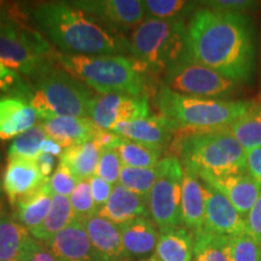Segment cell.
Segmentation results:
<instances>
[{
	"instance_id": "cell-47",
	"label": "cell",
	"mask_w": 261,
	"mask_h": 261,
	"mask_svg": "<svg viewBox=\"0 0 261 261\" xmlns=\"http://www.w3.org/2000/svg\"><path fill=\"white\" fill-rule=\"evenodd\" d=\"M8 5L5 2L0 0V23L3 22H8L10 18V10H8Z\"/></svg>"
},
{
	"instance_id": "cell-20",
	"label": "cell",
	"mask_w": 261,
	"mask_h": 261,
	"mask_svg": "<svg viewBox=\"0 0 261 261\" xmlns=\"http://www.w3.org/2000/svg\"><path fill=\"white\" fill-rule=\"evenodd\" d=\"M79 221L84 225L91 243L103 261H125L127 259L117 225L99 215Z\"/></svg>"
},
{
	"instance_id": "cell-42",
	"label": "cell",
	"mask_w": 261,
	"mask_h": 261,
	"mask_svg": "<svg viewBox=\"0 0 261 261\" xmlns=\"http://www.w3.org/2000/svg\"><path fill=\"white\" fill-rule=\"evenodd\" d=\"M22 261H57V259L48 248L33 238Z\"/></svg>"
},
{
	"instance_id": "cell-14",
	"label": "cell",
	"mask_w": 261,
	"mask_h": 261,
	"mask_svg": "<svg viewBox=\"0 0 261 261\" xmlns=\"http://www.w3.org/2000/svg\"><path fill=\"white\" fill-rule=\"evenodd\" d=\"M203 190L205 198L204 230L225 237L246 233V219L238 213L233 204L221 192L205 182H203Z\"/></svg>"
},
{
	"instance_id": "cell-44",
	"label": "cell",
	"mask_w": 261,
	"mask_h": 261,
	"mask_svg": "<svg viewBox=\"0 0 261 261\" xmlns=\"http://www.w3.org/2000/svg\"><path fill=\"white\" fill-rule=\"evenodd\" d=\"M246 168L250 175L261 182V146L246 151Z\"/></svg>"
},
{
	"instance_id": "cell-7",
	"label": "cell",
	"mask_w": 261,
	"mask_h": 261,
	"mask_svg": "<svg viewBox=\"0 0 261 261\" xmlns=\"http://www.w3.org/2000/svg\"><path fill=\"white\" fill-rule=\"evenodd\" d=\"M133 60L151 73L166 71L188 55V25L182 18H146L130 35Z\"/></svg>"
},
{
	"instance_id": "cell-38",
	"label": "cell",
	"mask_w": 261,
	"mask_h": 261,
	"mask_svg": "<svg viewBox=\"0 0 261 261\" xmlns=\"http://www.w3.org/2000/svg\"><path fill=\"white\" fill-rule=\"evenodd\" d=\"M79 179L71 173L64 163L58 162V166L51 178L48 179V188L54 195H61L70 197L75 188L79 184Z\"/></svg>"
},
{
	"instance_id": "cell-43",
	"label": "cell",
	"mask_w": 261,
	"mask_h": 261,
	"mask_svg": "<svg viewBox=\"0 0 261 261\" xmlns=\"http://www.w3.org/2000/svg\"><path fill=\"white\" fill-rule=\"evenodd\" d=\"M121 139L122 137L112 132V130L96 128L91 140H92L94 144L98 146V149L102 151L104 149H113Z\"/></svg>"
},
{
	"instance_id": "cell-12",
	"label": "cell",
	"mask_w": 261,
	"mask_h": 261,
	"mask_svg": "<svg viewBox=\"0 0 261 261\" xmlns=\"http://www.w3.org/2000/svg\"><path fill=\"white\" fill-rule=\"evenodd\" d=\"M87 15L102 19L104 23L122 31L137 28L144 22L146 11L140 0H89L71 3Z\"/></svg>"
},
{
	"instance_id": "cell-17",
	"label": "cell",
	"mask_w": 261,
	"mask_h": 261,
	"mask_svg": "<svg viewBox=\"0 0 261 261\" xmlns=\"http://www.w3.org/2000/svg\"><path fill=\"white\" fill-rule=\"evenodd\" d=\"M47 248L57 261H103L79 220H75L56 234Z\"/></svg>"
},
{
	"instance_id": "cell-9",
	"label": "cell",
	"mask_w": 261,
	"mask_h": 261,
	"mask_svg": "<svg viewBox=\"0 0 261 261\" xmlns=\"http://www.w3.org/2000/svg\"><path fill=\"white\" fill-rule=\"evenodd\" d=\"M160 174L149 195L152 221L165 233L182 226L181 187L184 168L177 156H167L159 162Z\"/></svg>"
},
{
	"instance_id": "cell-16",
	"label": "cell",
	"mask_w": 261,
	"mask_h": 261,
	"mask_svg": "<svg viewBox=\"0 0 261 261\" xmlns=\"http://www.w3.org/2000/svg\"><path fill=\"white\" fill-rule=\"evenodd\" d=\"M48 179H45L39 171L35 160L8 158L3 174L2 189L10 204L14 207L17 201L32 194Z\"/></svg>"
},
{
	"instance_id": "cell-21",
	"label": "cell",
	"mask_w": 261,
	"mask_h": 261,
	"mask_svg": "<svg viewBox=\"0 0 261 261\" xmlns=\"http://www.w3.org/2000/svg\"><path fill=\"white\" fill-rule=\"evenodd\" d=\"M117 226L127 259H143L156 250L160 234L158 226L149 218H137Z\"/></svg>"
},
{
	"instance_id": "cell-52",
	"label": "cell",
	"mask_w": 261,
	"mask_h": 261,
	"mask_svg": "<svg viewBox=\"0 0 261 261\" xmlns=\"http://www.w3.org/2000/svg\"><path fill=\"white\" fill-rule=\"evenodd\" d=\"M260 261H261V260H260Z\"/></svg>"
},
{
	"instance_id": "cell-32",
	"label": "cell",
	"mask_w": 261,
	"mask_h": 261,
	"mask_svg": "<svg viewBox=\"0 0 261 261\" xmlns=\"http://www.w3.org/2000/svg\"><path fill=\"white\" fill-rule=\"evenodd\" d=\"M47 138L40 123L16 137L9 146L8 158H21L35 160L41 154V145Z\"/></svg>"
},
{
	"instance_id": "cell-37",
	"label": "cell",
	"mask_w": 261,
	"mask_h": 261,
	"mask_svg": "<svg viewBox=\"0 0 261 261\" xmlns=\"http://www.w3.org/2000/svg\"><path fill=\"white\" fill-rule=\"evenodd\" d=\"M122 163L115 149H104L100 151L99 161H98L96 175L115 187L119 184L120 172Z\"/></svg>"
},
{
	"instance_id": "cell-15",
	"label": "cell",
	"mask_w": 261,
	"mask_h": 261,
	"mask_svg": "<svg viewBox=\"0 0 261 261\" xmlns=\"http://www.w3.org/2000/svg\"><path fill=\"white\" fill-rule=\"evenodd\" d=\"M112 132L130 142L163 150L166 145L173 142L178 128L167 117L158 114L119 123L114 127Z\"/></svg>"
},
{
	"instance_id": "cell-1",
	"label": "cell",
	"mask_w": 261,
	"mask_h": 261,
	"mask_svg": "<svg viewBox=\"0 0 261 261\" xmlns=\"http://www.w3.org/2000/svg\"><path fill=\"white\" fill-rule=\"evenodd\" d=\"M188 55L236 84H248L255 69L252 21L246 14L196 10L188 24Z\"/></svg>"
},
{
	"instance_id": "cell-18",
	"label": "cell",
	"mask_w": 261,
	"mask_h": 261,
	"mask_svg": "<svg viewBox=\"0 0 261 261\" xmlns=\"http://www.w3.org/2000/svg\"><path fill=\"white\" fill-rule=\"evenodd\" d=\"M39 116L25 98L18 94L0 96V140L16 137L37 125Z\"/></svg>"
},
{
	"instance_id": "cell-3",
	"label": "cell",
	"mask_w": 261,
	"mask_h": 261,
	"mask_svg": "<svg viewBox=\"0 0 261 261\" xmlns=\"http://www.w3.org/2000/svg\"><path fill=\"white\" fill-rule=\"evenodd\" d=\"M21 96L37 112L41 121L60 116L89 117L93 94L89 87L58 63V60L32 77Z\"/></svg>"
},
{
	"instance_id": "cell-50",
	"label": "cell",
	"mask_w": 261,
	"mask_h": 261,
	"mask_svg": "<svg viewBox=\"0 0 261 261\" xmlns=\"http://www.w3.org/2000/svg\"><path fill=\"white\" fill-rule=\"evenodd\" d=\"M8 22H9V21H8ZM3 23H4V22H3ZM3 23H0V25H2V24H3Z\"/></svg>"
},
{
	"instance_id": "cell-24",
	"label": "cell",
	"mask_w": 261,
	"mask_h": 261,
	"mask_svg": "<svg viewBox=\"0 0 261 261\" xmlns=\"http://www.w3.org/2000/svg\"><path fill=\"white\" fill-rule=\"evenodd\" d=\"M33 240L31 231L10 215L0 217V261H22Z\"/></svg>"
},
{
	"instance_id": "cell-10",
	"label": "cell",
	"mask_w": 261,
	"mask_h": 261,
	"mask_svg": "<svg viewBox=\"0 0 261 261\" xmlns=\"http://www.w3.org/2000/svg\"><path fill=\"white\" fill-rule=\"evenodd\" d=\"M162 85L185 96L224 99L234 93L238 84L187 56L165 71Z\"/></svg>"
},
{
	"instance_id": "cell-33",
	"label": "cell",
	"mask_w": 261,
	"mask_h": 261,
	"mask_svg": "<svg viewBox=\"0 0 261 261\" xmlns=\"http://www.w3.org/2000/svg\"><path fill=\"white\" fill-rule=\"evenodd\" d=\"M159 174V163L158 166L152 168H135L122 166L121 172H120L119 184L123 185L135 194L149 197L150 191L154 188Z\"/></svg>"
},
{
	"instance_id": "cell-49",
	"label": "cell",
	"mask_w": 261,
	"mask_h": 261,
	"mask_svg": "<svg viewBox=\"0 0 261 261\" xmlns=\"http://www.w3.org/2000/svg\"><path fill=\"white\" fill-rule=\"evenodd\" d=\"M142 261H160L159 259H156V257H149V259L146 260H142Z\"/></svg>"
},
{
	"instance_id": "cell-48",
	"label": "cell",
	"mask_w": 261,
	"mask_h": 261,
	"mask_svg": "<svg viewBox=\"0 0 261 261\" xmlns=\"http://www.w3.org/2000/svg\"><path fill=\"white\" fill-rule=\"evenodd\" d=\"M5 214V210H4V204H3V202L0 201V217H2V215H4Z\"/></svg>"
},
{
	"instance_id": "cell-19",
	"label": "cell",
	"mask_w": 261,
	"mask_h": 261,
	"mask_svg": "<svg viewBox=\"0 0 261 261\" xmlns=\"http://www.w3.org/2000/svg\"><path fill=\"white\" fill-rule=\"evenodd\" d=\"M149 214V197L135 194L121 184L113 188L109 200L97 213L115 225H122L137 218H148Z\"/></svg>"
},
{
	"instance_id": "cell-30",
	"label": "cell",
	"mask_w": 261,
	"mask_h": 261,
	"mask_svg": "<svg viewBox=\"0 0 261 261\" xmlns=\"http://www.w3.org/2000/svg\"><path fill=\"white\" fill-rule=\"evenodd\" d=\"M192 261H230V237L203 230L194 233Z\"/></svg>"
},
{
	"instance_id": "cell-28",
	"label": "cell",
	"mask_w": 261,
	"mask_h": 261,
	"mask_svg": "<svg viewBox=\"0 0 261 261\" xmlns=\"http://www.w3.org/2000/svg\"><path fill=\"white\" fill-rule=\"evenodd\" d=\"M100 150L92 140L64 149L60 162L64 163L79 180H89L96 174Z\"/></svg>"
},
{
	"instance_id": "cell-23",
	"label": "cell",
	"mask_w": 261,
	"mask_h": 261,
	"mask_svg": "<svg viewBox=\"0 0 261 261\" xmlns=\"http://www.w3.org/2000/svg\"><path fill=\"white\" fill-rule=\"evenodd\" d=\"M184 168V167H182ZM205 214V198L203 182L194 172L184 168L181 187L182 225L192 233L203 230Z\"/></svg>"
},
{
	"instance_id": "cell-41",
	"label": "cell",
	"mask_w": 261,
	"mask_h": 261,
	"mask_svg": "<svg viewBox=\"0 0 261 261\" xmlns=\"http://www.w3.org/2000/svg\"><path fill=\"white\" fill-rule=\"evenodd\" d=\"M247 232L261 244V195L246 218Z\"/></svg>"
},
{
	"instance_id": "cell-8",
	"label": "cell",
	"mask_w": 261,
	"mask_h": 261,
	"mask_svg": "<svg viewBox=\"0 0 261 261\" xmlns=\"http://www.w3.org/2000/svg\"><path fill=\"white\" fill-rule=\"evenodd\" d=\"M0 61L10 69L35 76L57 61V55L38 31L9 21L0 25Z\"/></svg>"
},
{
	"instance_id": "cell-26",
	"label": "cell",
	"mask_w": 261,
	"mask_h": 261,
	"mask_svg": "<svg viewBox=\"0 0 261 261\" xmlns=\"http://www.w3.org/2000/svg\"><path fill=\"white\" fill-rule=\"evenodd\" d=\"M76 220L71 210L69 197L61 195L52 196V204L47 217L40 226L31 231L32 237L40 243L48 244L56 234Z\"/></svg>"
},
{
	"instance_id": "cell-36",
	"label": "cell",
	"mask_w": 261,
	"mask_h": 261,
	"mask_svg": "<svg viewBox=\"0 0 261 261\" xmlns=\"http://www.w3.org/2000/svg\"><path fill=\"white\" fill-rule=\"evenodd\" d=\"M261 244L250 236L242 233L230 237V261H260Z\"/></svg>"
},
{
	"instance_id": "cell-34",
	"label": "cell",
	"mask_w": 261,
	"mask_h": 261,
	"mask_svg": "<svg viewBox=\"0 0 261 261\" xmlns=\"http://www.w3.org/2000/svg\"><path fill=\"white\" fill-rule=\"evenodd\" d=\"M196 3L185 0H145L144 6L148 18L178 19L190 14Z\"/></svg>"
},
{
	"instance_id": "cell-31",
	"label": "cell",
	"mask_w": 261,
	"mask_h": 261,
	"mask_svg": "<svg viewBox=\"0 0 261 261\" xmlns=\"http://www.w3.org/2000/svg\"><path fill=\"white\" fill-rule=\"evenodd\" d=\"M113 149L116 150L122 166L135 168H152L161 161L162 150L122 138Z\"/></svg>"
},
{
	"instance_id": "cell-29",
	"label": "cell",
	"mask_w": 261,
	"mask_h": 261,
	"mask_svg": "<svg viewBox=\"0 0 261 261\" xmlns=\"http://www.w3.org/2000/svg\"><path fill=\"white\" fill-rule=\"evenodd\" d=\"M227 129L246 151L261 146V103H252Z\"/></svg>"
},
{
	"instance_id": "cell-22",
	"label": "cell",
	"mask_w": 261,
	"mask_h": 261,
	"mask_svg": "<svg viewBox=\"0 0 261 261\" xmlns=\"http://www.w3.org/2000/svg\"><path fill=\"white\" fill-rule=\"evenodd\" d=\"M40 125L48 138L57 142L63 149L89 142L97 128L90 117L60 116L44 120Z\"/></svg>"
},
{
	"instance_id": "cell-2",
	"label": "cell",
	"mask_w": 261,
	"mask_h": 261,
	"mask_svg": "<svg viewBox=\"0 0 261 261\" xmlns=\"http://www.w3.org/2000/svg\"><path fill=\"white\" fill-rule=\"evenodd\" d=\"M32 18L38 32L62 55L107 56L123 50L119 38L100 27L83 10L68 3L39 5Z\"/></svg>"
},
{
	"instance_id": "cell-5",
	"label": "cell",
	"mask_w": 261,
	"mask_h": 261,
	"mask_svg": "<svg viewBox=\"0 0 261 261\" xmlns=\"http://www.w3.org/2000/svg\"><path fill=\"white\" fill-rule=\"evenodd\" d=\"M155 103L160 114L174 123L178 132L228 128L252 106L246 100L185 96L163 85L156 93Z\"/></svg>"
},
{
	"instance_id": "cell-27",
	"label": "cell",
	"mask_w": 261,
	"mask_h": 261,
	"mask_svg": "<svg viewBox=\"0 0 261 261\" xmlns=\"http://www.w3.org/2000/svg\"><path fill=\"white\" fill-rule=\"evenodd\" d=\"M155 253L160 261H192L194 233L182 226L160 233Z\"/></svg>"
},
{
	"instance_id": "cell-4",
	"label": "cell",
	"mask_w": 261,
	"mask_h": 261,
	"mask_svg": "<svg viewBox=\"0 0 261 261\" xmlns=\"http://www.w3.org/2000/svg\"><path fill=\"white\" fill-rule=\"evenodd\" d=\"M182 167L197 177L246 171V150L227 128L178 132L173 139Z\"/></svg>"
},
{
	"instance_id": "cell-45",
	"label": "cell",
	"mask_w": 261,
	"mask_h": 261,
	"mask_svg": "<svg viewBox=\"0 0 261 261\" xmlns=\"http://www.w3.org/2000/svg\"><path fill=\"white\" fill-rule=\"evenodd\" d=\"M35 163H37L39 171H40L41 175L45 179H50L58 166L56 158L50 154H45V152H41V154L35 159Z\"/></svg>"
},
{
	"instance_id": "cell-46",
	"label": "cell",
	"mask_w": 261,
	"mask_h": 261,
	"mask_svg": "<svg viewBox=\"0 0 261 261\" xmlns=\"http://www.w3.org/2000/svg\"><path fill=\"white\" fill-rule=\"evenodd\" d=\"M63 148L58 144L57 142H55L54 139L47 138L44 140L41 145V152H45V154H50L52 156H61L62 152H63Z\"/></svg>"
},
{
	"instance_id": "cell-51",
	"label": "cell",
	"mask_w": 261,
	"mask_h": 261,
	"mask_svg": "<svg viewBox=\"0 0 261 261\" xmlns=\"http://www.w3.org/2000/svg\"><path fill=\"white\" fill-rule=\"evenodd\" d=\"M0 91H2V87H0Z\"/></svg>"
},
{
	"instance_id": "cell-25",
	"label": "cell",
	"mask_w": 261,
	"mask_h": 261,
	"mask_svg": "<svg viewBox=\"0 0 261 261\" xmlns=\"http://www.w3.org/2000/svg\"><path fill=\"white\" fill-rule=\"evenodd\" d=\"M52 194L48 180L40 188L17 201L14 205L15 219L29 231L40 226L47 217L52 204Z\"/></svg>"
},
{
	"instance_id": "cell-39",
	"label": "cell",
	"mask_w": 261,
	"mask_h": 261,
	"mask_svg": "<svg viewBox=\"0 0 261 261\" xmlns=\"http://www.w3.org/2000/svg\"><path fill=\"white\" fill-rule=\"evenodd\" d=\"M204 4L217 11L232 12V14H246L248 10L256 6V3L249 0H217V2H205Z\"/></svg>"
},
{
	"instance_id": "cell-11",
	"label": "cell",
	"mask_w": 261,
	"mask_h": 261,
	"mask_svg": "<svg viewBox=\"0 0 261 261\" xmlns=\"http://www.w3.org/2000/svg\"><path fill=\"white\" fill-rule=\"evenodd\" d=\"M146 96L127 94H96L90 102L89 117L97 128L112 130L119 123L149 116Z\"/></svg>"
},
{
	"instance_id": "cell-40",
	"label": "cell",
	"mask_w": 261,
	"mask_h": 261,
	"mask_svg": "<svg viewBox=\"0 0 261 261\" xmlns=\"http://www.w3.org/2000/svg\"><path fill=\"white\" fill-rule=\"evenodd\" d=\"M89 181L91 187V194H92L94 203H96L97 208L99 210V208L103 207V205L107 203V201L109 200L114 187L96 174H94L93 177H91L89 179Z\"/></svg>"
},
{
	"instance_id": "cell-35",
	"label": "cell",
	"mask_w": 261,
	"mask_h": 261,
	"mask_svg": "<svg viewBox=\"0 0 261 261\" xmlns=\"http://www.w3.org/2000/svg\"><path fill=\"white\" fill-rule=\"evenodd\" d=\"M71 210L76 220H84L86 218L97 215L98 208L91 194V187L89 180H81L75 188L73 194L69 197Z\"/></svg>"
},
{
	"instance_id": "cell-13",
	"label": "cell",
	"mask_w": 261,
	"mask_h": 261,
	"mask_svg": "<svg viewBox=\"0 0 261 261\" xmlns=\"http://www.w3.org/2000/svg\"><path fill=\"white\" fill-rule=\"evenodd\" d=\"M205 184L221 192L242 217L247 218L261 195V182L248 171L198 177Z\"/></svg>"
},
{
	"instance_id": "cell-6",
	"label": "cell",
	"mask_w": 261,
	"mask_h": 261,
	"mask_svg": "<svg viewBox=\"0 0 261 261\" xmlns=\"http://www.w3.org/2000/svg\"><path fill=\"white\" fill-rule=\"evenodd\" d=\"M58 63L98 94L146 96V71L133 58L120 55L69 56L57 55Z\"/></svg>"
}]
</instances>
